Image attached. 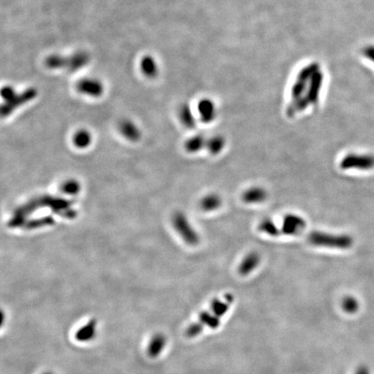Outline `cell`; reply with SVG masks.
I'll use <instances>...</instances> for the list:
<instances>
[{"label": "cell", "mask_w": 374, "mask_h": 374, "mask_svg": "<svg viewBox=\"0 0 374 374\" xmlns=\"http://www.w3.org/2000/svg\"><path fill=\"white\" fill-rule=\"evenodd\" d=\"M314 64L305 65L294 74V80L291 87V101L287 108V115H294L306 110L310 106H316L320 101L324 74L322 68L316 77H311Z\"/></svg>", "instance_id": "6da1fadb"}, {"label": "cell", "mask_w": 374, "mask_h": 374, "mask_svg": "<svg viewBox=\"0 0 374 374\" xmlns=\"http://www.w3.org/2000/svg\"><path fill=\"white\" fill-rule=\"evenodd\" d=\"M308 241L316 247L330 248L346 250L353 246V239L346 234H332L328 232H310L308 235Z\"/></svg>", "instance_id": "7a4b0ae2"}, {"label": "cell", "mask_w": 374, "mask_h": 374, "mask_svg": "<svg viewBox=\"0 0 374 374\" xmlns=\"http://www.w3.org/2000/svg\"><path fill=\"white\" fill-rule=\"evenodd\" d=\"M38 200L40 207H49L54 213L65 218L71 219L78 215V211L72 208L73 202L71 200L51 195L40 196L38 197Z\"/></svg>", "instance_id": "3957f363"}, {"label": "cell", "mask_w": 374, "mask_h": 374, "mask_svg": "<svg viewBox=\"0 0 374 374\" xmlns=\"http://www.w3.org/2000/svg\"><path fill=\"white\" fill-rule=\"evenodd\" d=\"M173 226L186 244L191 246H196L199 244L200 238L194 227L190 223L188 217L182 211H177L173 214Z\"/></svg>", "instance_id": "277c9868"}, {"label": "cell", "mask_w": 374, "mask_h": 374, "mask_svg": "<svg viewBox=\"0 0 374 374\" xmlns=\"http://www.w3.org/2000/svg\"><path fill=\"white\" fill-rule=\"evenodd\" d=\"M340 167L343 170H371L374 168V156L371 155L349 154L341 160Z\"/></svg>", "instance_id": "5b68a950"}, {"label": "cell", "mask_w": 374, "mask_h": 374, "mask_svg": "<svg viewBox=\"0 0 374 374\" xmlns=\"http://www.w3.org/2000/svg\"><path fill=\"white\" fill-rule=\"evenodd\" d=\"M37 90L35 89H29L24 91L23 93L14 95L11 99L6 101L2 105V108H1L2 117L8 116L20 106L24 105L26 102L34 99L37 96Z\"/></svg>", "instance_id": "8992f818"}, {"label": "cell", "mask_w": 374, "mask_h": 374, "mask_svg": "<svg viewBox=\"0 0 374 374\" xmlns=\"http://www.w3.org/2000/svg\"><path fill=\"white\" fill-rule=\"evenodd\" d=\"M306 220L296 214H287L281 223V234L286 236H297L306 228Z\"/></svg>", "instance_id": "52a82bcc"}, {"label": "cell", "mask_w": 374, "mask_h": 374, "mask_svg": "<svg viewBox=\"0 0 374 374\" xmlns=\"http://www.w3.org/2000/svg\"><path fill=\"white\" fill-rule=\"evenodd\" d=\"M77 90L83 95L91 97H99L103 94L104 87L97 79L85 78L78 82Z\"/></svg>", "instance_id": "ba28073f"}, {"label": "cell", "mask_w": 374, "mask_h": 374, "mask_svg": "<svg viewBox=\"0 0 374 374\" xmlns=\"http://www.w3.org/2000/svg\"><path fill=\"white\" fill-rule=\"evenodd\" d=\"M198 111L202 122L210 123L216 117V108L215 103L210 99L204 98L198 104Z\"/></svg>", "instance_id": "9c48e42d"}, {"label": "cell", "mask_w": 374, "mask_h": 374, "mask_svg": "<svg viewBox=\"0 0 374 374\" xmlns=\"http://www.w3.org/2000/svg\"><path fill=\"white\" fill-rule=\"evenodd\" d=\"M268 198V192L266 189L262 186H252L245 190L242 199L246 204H261L266 200Z\"/></svg>", "instance_id": "30bf717a"}, {"label": "cell", "mask_w": 374, "mask_h": 374, "mask_svg": "<svg viewBox=\"0 0 374 374\" xmlns=\"http://www.w3.org/2000/svg\"><path fill=\"white\" fill-rule=\"evenodd\" d=\"M119 130L125 139L132 142H136L141 137V132L139 127L130 120L121 121L119 125Z\"/></svg>", "instance_id": "8fae6325"}, {"label": "cell", "mask_w": 374, "mask_h": 374, "mask_svg": "<svg viewBox=\"0 0 374 374\" xmlns=\"http://www.w3.org/2000/svg\"><path fill=\"white\" fill-rule=\"evenodd\" d=\"M89 61V55L84 51H79L69 57H65V68H68L69 71H77L88 64Z\"/></svg>", "instance_id": "7c38bea8"}, {"label": "cell", "mask_w": 374, "mask_h": 374, "mask_svg": "<svg viewBox=\"0 0 374 374\" xmlns=\"http://www.w3.org/2000/svg\"><path fill=\"white\" fill-rule=\"evenodd\" d=\"M260 261H261V257L257 252L253 251V252L247 254L238 267V272L241 275H247L251 274L254 269L259 265Z\"/></svg>", "instance_id": "4fadbf2b"}, {"label": "cell", "mask_w": 374, "mask_h": 374, "mask_svg": "<svg viewBox=\"0 0 374 374\" xmlns=\"http://www.w3.org/2000/svg\"><path fill=\"white\" fill-rule=\"evenodd\" d=\"M222 198L219 195L216 193H210L205 195L199 202V207L203 211L210 212L214 210H218L222 205Z\"/></svg>", "instance_id": "5bb4252c"}, {"label": "cell", "mask_w": 374, "mask_h": 374, "mask_svg": "<svg viewBox=\"0 0 374 374\" xmlns=\"http://www.w3.org/2000/svg\"><path fill=\"white\" fill-rule=\"evenodd\" d=\"M96 325L97 322L96 320H90V322L83 326L82 328L77 332L76 334V339L80 342H87L92 340L96 336Z\"/></svg>", "instance_id": "9a60e30c"}, {"label": "cell", "mask_w": 374, "mask_h": 374, "mask_svg": "<svg viewBox=\"0 0 374 374\" xmlns=\"http://www.w3.org/2000/svg\"><path fill=\"white\" fill-rule=\"evenodd\" d=\"M166 342H167V340L163 334H155V336L152 338L151 341L148 345V349H147L148 355L151 358L158 357L164 349Z\"/></svg>", "instance_id": "2e32d148"}, {"label": "cell", "mask_w": 374, "mask_h": 374, "mask_svg": "<svg viewBox=\"0 0 374 374\" xmlns=\"http://www.w3.org/2000/svg\"><path fill=\"white\" fill-rule=\"evenodd\" d=\"M226 140L222 135H214L206 139L205 148L207 149L210 155H219L226 146Z\"/></svg>", "instance_id": "e0dca14e"}, {"label": "cell", "mask_w": 374, "mask_h": 374, "mask_svg": "<svg viewBox=\"0 0 374 374\" xmlns=\"http://www.w3.org/2000/svg\"><path fill=\"white\" fill-rule=\"evenodd\" d=\"M140 68L143 74L149 78H155L159 73L158 65L154 57L145 56L143 57L140 62Z\"/></svg>", "instance_id": "ac0fdd59"}, {"label": "cell", "mask_w": 374, "mask_h": 374, "mask_svg": "<svg viewBox=\"0 0 374 374\" xmlns=\"http://www.w3.org/2000/svg\"><path fill=\"white\" fill-rule=\"evenodd\" d=\"M179 116H180L181 123L189 129H193L196 127V119L194 115L192 114V109L190 106L187 104H184L181 106L179 111Z\"/></svg>", "instance_id": "d6986e66"}, {"label": "cell", "mask_w": 374, "mask_h": 374, "mask_svg": "<svg viewBox=\"0 0 374 374\" xmlns=\"http://www.w3.org/2000/svg\"><path fill=\"white\" fill-rule=\"evenodd\" d=\"M206 139L201 134H197L189 138L185 142V149L190 154H195L205 147Z\"/></svg>", "instance_id": "ffe728a7"}, {"label": "cell", "mask_w": 374, "mask_h": 374, "mask_svg": "<svg viewBox=\"0 0 374 374\" xmlns=\"http://www.w3.org/2000/svg\"><path fill=\"white\" fill-rule=\"evenodd\" d=\"M92 141L91 133L86 129L78 130L73 135V143L78 148L84 149L90 146Z\"/></svg>", "instance_id": "44dd1931"}, {"label": "cell", "mask_w": 374, "mask_h": 374, "mask_svg": "<svg viewBox=\"0 0 374 374\" xmlns=\"http://www.w3.org/2000/svg\"><path fill=\"white\" fill-rule=\"evenodd\" d=\"M258 230L260 232H263L264 234L273 238L279 237L281 234V228H279L275 222L270 218H264L262 220L258 226Z\"/></svg>", "instance_id": "7402d4cb"}, {"label": "cell", "mask_w": 374, "mask_h": 374, "mask_svg": "<svg viewBox=\"0 0 374 374\" xmlns=\"http://www.w3.org/2000/svg\"><path fill=\"white\" fill-rule=\"evenodd\" d=\"M60 191L63 194L69 196L78 194L81 191L80 183L73 179L65 180L60 186Z\"/></svg>", "instance_id": "603a6c76"}, {"label": "cell", "mask_w": 374, "mask_h": 374, "mask_svg": "<svg viewBox=\"0 0 374 374\" xmlns=\"http://www.w3.org/2000/svg\"><path fill=\"white\" fill-rule=\"evenodd\" d=\"M54 223H55V220L52 216H48L39 217V218L31 220V221H26L24 226L28 228L29 230H33L44 227V226H52Z\"/></svg>", "instance_id": "cb8c5ba5"}, {"label": "cell", "mask_w": 374, "mask_h": 374, "mask_svg": "<svg viewBox=\"0 0 374 374\" xmlns=\"http://www.w3.org/2000/svg\"><path fill=\"white\" fill-rule=\"evenodd\" d=\"M199 322L212 329L218 328L220 324L219 318L216 316H211L207 311H204L199 315Z\"/></svg>", "instance_id": "d4e9b609"}, {"label": "cell", "mask_w": 374, "mask_h": 374, "mask_svg": "<svg viewBox=\"0 0 374 374\" xmlns=\"http://www.w3.org/2000/svg\"><path fill=\"white\" fill-rule=\"evenodd\" d=\"M342 308L347 314H355L359 309V302L355 297L346 296L342 301Z\"/></svg>", "instance_id": "484cf974"}, {"label": "cell", "mask_w": 374, "mask_h": 374, "mask_svg": "<svg viewBox=\"0 0 374 374\" xmlns=\"http://www.w3.org/2000/svg\"><path fill=\"white\" fill-rule=\"evenodd\" d=\"M230 305H231V303H227V302L222 303L218 299H214L211 303L210 308H211V310L214 313V315L219 318L228 311Z\"/></svg>", "instance_id": "4316f807"}, {"label": "cell", "mask_w": 374, "mask_h": 374, "mask_svg": "<svg viewBox=\"0 0 374 374\" xmlns=\"http://www.w3.org/2000/svg\"><path fill=\"white\" fill-rule=\"evenodd\" d=\"M204 329V325L201 322H197L193 324L190 325L189 328L186 329V336L189 338H194L198 336V334H201V332Z\"/></svg>", "instance_id": "83f0119b"}, {"label": "cell", "mask_w": 374, "mask_h": 374, "mask_svg": "<svg viewBox=\"0 0 374 374\" xmlns=\"http://www.w3.org/2000/svg\"><path fill=\"white\" fill-rule=\"evenodd\" d=\"M15 90H13L12 87L6 86L4 87L1 91V96L3 97V99L6 101L11 99L14 95H16Z\"/></svg>", "instance_id": "f1b7e54d"}, {"label": "cell", "mask_w": 374, "mask_h": 374, "mask_svg": "<svg viewBox=\"0 0 374 374\" xmlns=\"http://www.w3.org/2000/svg\"><path fill=\"white\" fill-rule=\"evenodd\" d=\"M355 374H370V370L367 366L365 365H360L357 371H356Z\"/></svg>", "instance_id": "f546056e"}, {"label": "cell", "mask_w": 374, "mask_h": 374, "mask_svg": "<svg viewBox=\"0 0 374 374\" xmlns=\"http://www.w3.org/2000/svg\"><path fill=\"white\" fill-rule=\"evenodd\" d=\"M225 298H226V302H227V303H232V302L234 301V297H233V295H232V294H226V297H225Z\"/></svg>", "instance_id": "4dcf8cb0"}, {"label": "cell", "mask_w": 374, "mask_h": 374, "mask_svg": "<svg viewBox=\"0 0 374 374\" xmlns=\"http://www.w3.org/2000/svg\"><path fill=\"white\" fill-rule=\"evenodd\" d=\"M43 374H53L52 372H45V373Z\"/></svg>", "instance_id": "1f68e13d"}]
</instances>
